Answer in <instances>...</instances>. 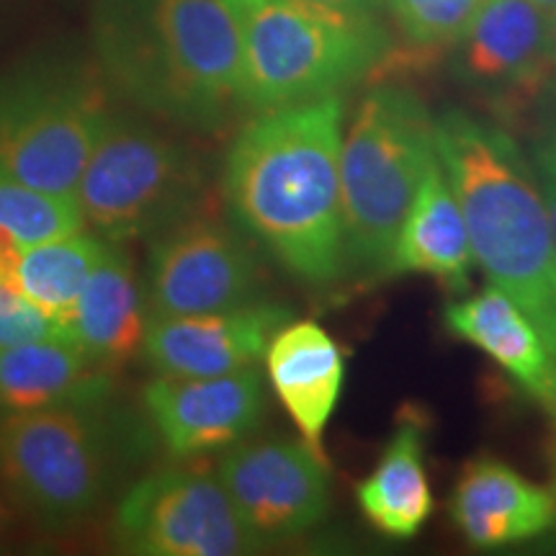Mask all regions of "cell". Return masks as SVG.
Instances as JSON below:
<instances>
[{"label": "cell", "mask_w": 556, "mask_h": 556, "mask_svg": "<svg viewBox=\"0 0 556 556\" xmlns=\"http://www.w3.org/2000/svg\"><path fill=\"white\" fill-rule=\"evenodd\" d=\"M340 139V96L258 111L232 139L222 170L238 227L309 289L345 278Z\"/></svg>", "instance_id": "cell-1"}, {"label": "cell", "mask_w": 556, "mask_h": 556, "mask_svg": "<svg viewBox=\"0 0 556 556\" xmlns=\"http://www.w3.org/2000/svg\"><path fill=\"white\" fill-rule=\"evenodd\" d=\"M435 152L475 263L526 312L556 358V242L531 160L505 129L462 109L435 116Z\"/></svg>", "instance_id": "cell-2"}, {"label": "cell", "mask_w": 556, "mask_h": 556, "mask_svg": "<svg viewBox=\"0 0 556 556\" xmlns=\"http://www.w3.org/2000/svg\"><path fill=\"white\" fill-rule=\"evenodd\" d=\"M435 160V116L426 103L407 88L368 90L340 139L345 276L366 287L387 281L394 240Z\"/></svg>", "instance_id": "cell-3"}, {"label": "cell", "mask_w": 556, "mask_h": 556, "mask_svg": "<svg viewBox=\"0 0 556 556\" xmlns=\"http://www.w3.org/2000/svg\"><path fill=\"white\" fill-rule=\"evenodd\" d=\"M111 60L135 99L193 129H217L240 101L242 37L229 0H152L116 31Z\"/></svg>", "instance_id": "cell-4"}, {"label": "cell", "mask_w": 556, "mask_h": 556, "mask_svg": "<svg viewBox=\"0 0 556 556\" xmlns=\"http://www.w3.org/2000/svg\"><path fill=\"white\" fill-rule=\"evenodd\" d=\"M232 9L242 37L240 101L255 114L338 96L389 52L371 13L315 0H253Z\"/></svg>", "instance_id": "cell-5"}, {"label": "cell", "mask_w": 556, "mask_h": 556, "mask_svg": "<svg viewBox=\"0 0 556 556\" xmlns=\"http://www.w3.org/2000/svg\"><path fill=\"white\" fill-rule=\"evenodd\" d=\"M204 197V170L176 139L111 119L75 189L86 227L124 242L157 238L189 219Z\"/></svg>", "instance_id": "cell-6"}, {"label": "cell", "mask_w": 556, "mask_h": 556, "mask_svg": "<svg viewBox=\"0 0 556 556\" xmlns=\"http://www.w3.org/2000/svg\"><path fill=\"white\" fill-rule=\"evenodd\" d=\"M109 122L106 99L90 80L62 70H18L0 80V176L75 197Z\"/></svg>", "instance_id": "cell-7"}, {"label": "cell", "mask_w": 556, "mask_h": 556, "mask_svg": "<svg viewBox=\"0 0 556 556\" xmlns=\"http://www.w3.org/2000/svg\"><path fill=\"white\" fill-rule=\"evenodd\" d=\"M90 409H0V479L41 520H78L103 495L106 446Z\"/></svg>", "instance_id": "cell-8"}, {"label": "cell", "mask_w": 556, "mask_h": 556, "mask_svg": "<svg viewBox=\"0 0 556 556\" xmlns=\"http://www.w3.org/2000/svg\"><path fill=\"white\" fill-rule=\"evenodd\" d=\"M116 546L139 556H240L263 544L242 523L217 477L165 469L124 495L114 518Z\"/></svg>", "instance_id": "cell-9"}, {"label": "cell", "mask_w": 556, "mask_h": 556, "mask_svg": "<svg viewBox=\"0 0 556 556\" xmlns=\"http://www.w3.org/2000/svg\"><path fill=\"white\" fill-rule=\"evenodd\" d=\"M217 479L263 546L304 536L330 510L325 456L291 438L232 443L222 456Z\"/></svg>", "instance_id": "cell-10"}, {"label": "cell", "mask_w": 556, "mask_h": 556, "mask_svg": "<svg viewBox=\"0 0 556 556\" xmlns=\"http://www.w3.org/2000/svg\"><path fill=\"white\" fill-rule=\"evenodd\" d=\"M261 268L245 240L212 217L160 232L150 250L152 315H204L258 302Z\"/></svg>", "instance_id": "cell-11"}, {"label": "cell", "mask_w": 556, "mask_h": 556, "mask_svg": "<svg viewBox=\"0 0 556 556\" xmlns=\"http://www.w3.org/2000/svg\"><path fill=\"white\" fill-rule=\"evenodd\" d=\"M144 407L173 456L229 448L258 428L266 400L255 366L219 377H168L144 387Z\"/></svg>", "instance_id": "cell-12"}, {"label": "cell", "mask_w": 556, "mask_h": 556, "mask_svg": "<svg viewBox=\"0 0 556 556\" xmlns=\"http://www.w3.org/2000/svg\"><path fill=\"white\" fill-rule=\"evenodd\" d=\"M289 319L294 315L287 307L270 302L204 315H152L142 351L157 374L219 377L258 364L268 340Z\"/></svg>", "instance_id": "cell-13"}, {"label": "cell", "mask_w": 556, "mask_h": 556, "mask_svg": "<svg viewBox=\"0 0 556 556\" xmlns=\"http://www.w3.org/2000/svg\"><path fill=\"white\" fill-rule=\"evenodd\" d=\"M456 45L462 78L495 96L536 93L554 65L548 13L531 0H482Z\"/></svg>", "instance_id": "cell-14"}, {"label": "cell", "mask_w": 556, "mask_h": 556, "mask_svg": "<svg viewBox=\"0 0 556 556\" xmlns=\"http://www.w3.org/2000/svg\"><path fill=\"white\" fill-rule=\"evenodd\" d=\"M448 507L458 533L477 548L523 544L556 523V492L486 454L464 464Z\"/></svg>", "instance_id": "cell-15"}, {"label": "cell", "mask_w": 556, "mask_h": 556, "mask_svg": "<svg viewBox=\"0 0 556 556\" xmlns=\"http://www.w3.org/2000/svg\"><path fill=\"white\" fill-rule=\"evenodd\" d=\"M451 336L479 348L533 402L556 417V358L526 312L497 287L443 307Z\"/></svg>", "instance_id": "cell-16"}, {"label": "cell", "mask_w": 556, "mask_h": 556, "mask_svg": "<svg viewBox=\"0 0 556 556\" xmlns=\"http://www.w3.org/2000/svg\"><path fill=\"white\" fill-rule=\"evenodd\" d=\"M263 361L278 402L296 422L304 443L323 456V435L345 381V358L336 338L312 319H289L268 340Z\"/></svg>", "instance_id": "cell-17"}, {"label": "cell", "mask_w": 556, "mask_h": 556, "mask_svg": "<svg viewBox=\"0 0 556 556\" xmlns=\"http://www.w3.org/2000/svg\"><path fill=\"white\" fill-rule=\"evenodd\" d=\"M471 266L475 255L467 222L441 168V160H435L402 222L387 278L428 276L454 291H467Z\"/></svg>", "instance_id": "cell-18"}, {"label": "cell", "mask_w": 556, "mask_h": 556, "mask_svg": "<svg viewBox=\"0 0 556 556\" xmlns=\"http://www.w3.org/2000/svg\"><path fill=\"white\" fill-rule=\"evenodd\" d=\"M109 392V366L70 338L29 340L0 351V409L96 407Z\"/></svg>", "instance_id": "cell-19"}, {"label": "cell", "mask_w": 556, "mask_h": 556, "mask_svg": "<svg viewBox=\"0 0 556 556\" xmlns=\"http://www.w3.org/2000/svg\"><path fill=\"white\" fill-rule=\"evenodd\" d=\"M148 319L135 266L116 242H109L75 304L70 340L111 368L142 348Z\"/></svg>", "instance_id": "cell-20"}, {"label": "cell", "mask_w": 556, "mask_h": 556, "mask_svg": "<svg viewBox=\"0 0 556 556\" xmlns=\"http://www.w3.org/2000/svg\"><path fill=\"white\" fill-rule=\"evenodd\" d=\"M420 417L400 420L377 467L356 486L364 516L389 539H413L433 516V490L426 471V435Z\"/></svg>", "instance_id": "cell-21"}, {"label": "cell", "mask_w": 556, "mask_h": 556, "mask_svg": "<svg viewBox=\"0 0 556 556\" xmlns=\"http://www.w3.org/2000/svg\"><path fill=\"white\" fill-rule=\"evenodd\" d=\"M106 245L109 240L86 232L26 245L11 255L0 270V281L37 304L67 332L80 291Z\"/></svg>", "instance_id": "cell-22"}, {"label": "cell", "mask_w": 556, "mask_h": 556, "mask_svg": "<svg viewBox=\"0 0 556 556\" xmlns=\"http://www.w3.org/2000/svg\"><path fill=\"white\" fill-rule=\"evenodd\" d=\"M83 229L86 219L75 197L37 191L0 176V270L16 250Z\"/></svg>", "instance_id": "cell-23"}, {"label": "cell", "mask_w": 556, "mask_h": 556, "mask_svg": "<svg viewBox=\"0 0 556 556\" xmlns=\"http://www.w3.org/2000/svg\"><path fill=\"white\" fill-rule=\"evenodd\" d=\"M400 29L417 47L456 45L482 0H387Z\"/></svg>", "instance_id": "cell-24"}, {"label": "cell", "mask_w": 556, "mask_h": 556, "mask_svg": "<svg viewBox=\"0 0 556 556\" xmlns=\"http://www.w3.org/2000/svg\"><path fill=\"white\" fill-rule=\"evenodd\" d=\"M41 338H70L60 323L0 281V351Z\"/></svg>", "instance_id": "cell-25"}, {"label": "cell", "mask_w": 556, "mask_h": 556, "mask_svg": "<svg viewBox=\"0 0 556 556\" xmlns=\"http://www.w3.org/2000/svg\"><path fill=\"white\" fill-rule=\"evenodd\" d=\"M531 165L536 173L541 197H544V206L552 222V232L556 242V122L546 124L533 139L531 148Z\"/></svg>", "instance_id": "cell-26"}, {"label": "cell", "mask_w": 556, "mask_h": 556, "mask_svg": "<svg viewBox=\"0 0 556 556\" xmlns=\"http://www.w3.org/2000/svg\"><path fill=\"white\" fill-rule=\"evenodd\" d=\"M315 3L330 5V9L351 11V13H371L379 5V0H315Z\"/></svg>", "instance_id": "cell-27"}, {"label": "cell", "mask_w": 556, "mask_h": 556, "mask_svg": "<svg viewBox=\"0 0 556 556\" xmlns=\"http://www.w3.org/2000/svg\"><path fill=\"white\" fill-rule=\"evenodd\" d=\"M13 528H16V513L11 510V505L5 503L3 495H0V544H5V541H9Z\"/></svg>", "instance_id": "cell-28"}, {"label": "cell", "mask_w": 556, "mask_h": 556, "mask_svg": "<svg viewBox=\"0 0 556 556\" xmlns=\"http://www.w3.org/2000/svg\"><path fill=\"white\" fill-rule=\"evenodd\" d=\"M548 54H552V62L556 67V9L548 13Z\"/></svg>", "instance_id": "cell-29"}, {"label": "cell", "mask_w": 556, "mask_h": 556, "mask_svg": "<svg viewBox=\"0 0 556 556\" xmlns=\"http://www.w3.org/2000/svg\"><path fill=\"white\" fill-rule=\"evenodd\" d=\"M531 3L539 5V9L546 11V13H552L556 9V0H531Z\"/></svg>", "instance_id": "cell-30"}, {"label": "cell", "mask_w": 556, "mask_h": 556, "mask_svg": "<svg viewBox=\"0 0 556 556\" xmlns=\"http://www.w3.org/2000/svg\"><path fill=\"white\" fill-rule=\"evenodd\" d=\"M554 426H556V417H554ZM552 462H554V471H556V430H554V441H552Z\"/></svg>", "instance_id": "cell-31"}, {"label": "cell", "mask_w": 556, "mask_h": 556, "mask_svg": "<svg viewBox=\"0 0 556 556\" xmlns=\"http://www.w3.org/2000/svg\"><path fill=\"white\" fill-rule=\"evenodd\" d=\"M232 5H240V3H253V0H229Z\"/></svg>", "instance_id": "cell-32"}]
</instances>
